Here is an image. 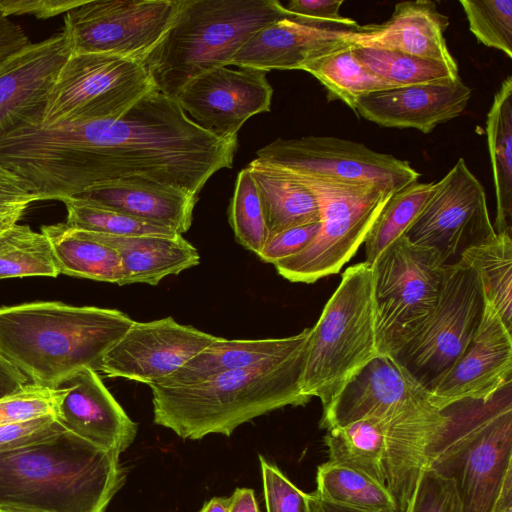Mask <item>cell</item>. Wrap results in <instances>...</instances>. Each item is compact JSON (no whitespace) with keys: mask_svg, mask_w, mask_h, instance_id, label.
Here are the masks:
<instances>
[{"mask_svg":"<svg viewBox=\"0 0 512 512\" xmlns=\"http://www.w3.org/2000/svg\"><path fill=\"white\" fill-rule=\"evenodd\" d=\"M485 304L476 271L461 260L445 264L435 307L392 357L429 393L471 343Z\"/></svg>","mask_w":512,"mask_h":512,"instance_id":"cell-9","label":"cell"},{"mask_svg":"<svg viewBox=\"0 0 512 512\" xmlns=\"http://www.w3.org/2000/svg\"><path fill=\"white\" fill-rule=\"evenodd\" d=\"M509 383H512L511 331L486 301L481 324L471 343L429 391V399L443 410L463 400H487Z\"/></svg>","mask_w":512,"mask_h":512,"instance_id":"cell-16","label":"cell"},{"mask_svg":"<svg viewBox=\"0 0 512 512\" xmlns=\"http://www.w3.org/2000/svg\"><path fill=\"white\" fill-rule=\"evenodd\" d=\"M231 496L213 497L206 502L199 512H230Z\"/></svg>","mask_w":512,"mask_h":512,"instance_id":"cell-52","label":"cell"},{"mask_svg":"<svg viewBox=\"0 0 512 512\" xmlns=\"http://www.w3.org/2000/svg\"><path fill=\"white\" fill-rule=\"evenodd\" d=\"M496 235L483 185L459 158L438 182L405 236L435 249L445 264L459 261L468 248Z\"/></svg>","mask_w":512,"mask_h":512,"instance_id":"cell-13","label":"cell"},{"mask_svg":"<svg viewBox=\"0 0 512 512\" xmlns=\"http://www.w3.org/2000/svg\"><path fill=\"white\" fill-rule=\"evenodd\" d=\"M511 384L445 408L448 422L428 449L426 467L453 482L460 512H494L512 481Z\"/></svg>","mask_w":512,"mask_h":512,"instance_id":"cell-4","label":"cell"},{"mask_svg":"<svg viewBox=\"0 0 512 512\" xmlns=\"http://www.w3.org/2000/svg\"><path fill=\"white\" fill-rule=\"evenodd\" d=\"M352 52L366 68L398 87L460 78L458 68L441 61L378 48L352 46Z\"/></svg>","mask_w":512,"mask_h":512,"instance_id":"cell-35","label":"cell"},{"mask_svg":"<svg viewBox=\"0 0 512 512\" xmlns=\"http://www.w3.org/2000/svg\"><path fill=\"white\" fill-rule=\"evenodd\" d=\"M428 399V391L398 361L379 355L323 411L320 426L328 429L365 418L385 425Z\"/></svg>","mask_w":512,"mask_h":512,"instance_id":"cell-17","label":"cell"},{"mask_svg":"<svg viewBox=\"0 0 512 512\" xmlns=\"http://www.w3.org/2000/svg\"><path fill=\"white\" fill-rule=\"evenodd\" d=\"M479 43L512 58V0H460Z\"/></svg>","mask_w":512,"mask_h":512,"instance_id":"cell-39","label":"cell"},{"mask_svg":"<svg viewBox=\"0 0 512 512\" xmlns=\"http://www.w3.org/2000/svg\"><path fill=\"white\" fill-rule=\"evenodd\" d=\"M229 223L237 242L258 255L268 233L259 192L248 167L238 173L229 206Z\"/></svg>","mask_w":512,"mask_h":512,"instance_id":"cell-38","label":"cell"},{"mask_svg":"<svg viewBox=\"0 0 512 512\" xmlns=\"http://www.w3.org/2000/svg\"><path fill=\"white\" fill-rule=\"evenodd\" d=\"M371 265L378 352L394 356L435 307L445 263L403 235Z\"/></svg>","mask_w":512,"mask_h":512,"instance_id":"cell-8","label":"cell"},{"mask_svg":"<svg viewBox=\"0 0 512 512\" xmlns=\"http://www.w3.org/2000/svg\"><path fill=\"white\" fill-rule=\"evenodd\" d=\"M62 202L67 209L65 223L76 229L113 236L176 233L169 228L144 222L84 198L70 197Z\"/></svg>","mask_w":512,"mask_h":512,"instance_id":"cell-37","label":"cell"},{"mask_svg":"<svg viewBox=\"0 0 512 512\" xmlns=\"http://www.w3.org/2000/svg\"><path fill=\"white\" fill-rule=\"evenodd\" d=\"M124 479L118 454L64 429L0 451V512H104Z\"/></svg>","mask_w":512,"mask_h":512,"instance_id":"cell-1","label":"cell"},{"mask_svg":"<svg viewBox=\"0 0 512 512\" xmlns=\"http://www.w3.org/2000/svg\"><path fill=\"white\" fill-rule=\"evenodd\" d=\"M307 343L293 354L189 385H153L154 423L182 439L230 436L240 425L310 401L302 389Z\"/></svg>","mask_w":512,"mask_h":512,"instance_id":"cell-2","label":"cell"},{"mask_svg":"<svg viewBox=\"0 0 512 512\" xmlns=\"http://www.w3.org/2000/svg\"><path fill=\"white\" fill-rule=\"evenodd\" d=\"M58 275L51 245L42 232L16 224L0 234V279Z\"/></svg>","mask_w":512,"mask_h":512,"instance_id":"cell-36","label":"cell"},{"mask_svg":"<svg viewBox=\"0 0 512 512\" xmlns=\"http://www.w3.org/2000/svg\"><path fill=\"white\" fill-rule=\"evenodd\" d=\"M70 55L62 31L30 43L0 66V134L41 120L51 89Z\"/></svg>","mask_w":512,"mask_h":512,"instance_id":"cell-18","label":"cell"},{"mask_svg":"<svg viewBox=\"0 0 512 512\" xmlns=\"http://www.w3.org/2000/svg\"><path fill=\"white\" fill-rule=\"evenodd\" d=\"M293 175L315 195L320 227L309 245L274 266L291 282L314 283L355 255L394 192L370 181Z\"/></svg>","mask_w":512,"mask_h":512,"instance_id":"cell-7","label":"cell"},{"mask_svg":"<svg viewBox=\"0 0 512 512\" xmlns=\"http://www.w3.org/2000/svg\"><path fill=\"white\" fill-rule=\"evenodd\" d=\"M449 18L428 0L397 3L390 18L381 24L360 25L348 37L355 47L378 48L441 61L458 68L444 32Z\"/></svg>","mask_w":512,"mask_h":512,"instance_id":"cell-22","label":"cell"},{"mask_svg":"<svg viewBox=\"0 0 512 512\" xmlns=\"http://www.w3.org/2000/svg\"><path fill=\"white\" fill-rule=\"evenodd\" d=\"M156 88L144 63L112 54H71L48 96L44 125L121 117Z\"/></svg>","mask_w":512,"mask_h":512,"instance_id":"cell-10","label":"cell"},{"mask_svg":"<svg viewBox=\"0 0 512 512\" xmlns=\"http://www.w3.org/2000/svg\"><path fill=\"white\" fill-rule=\"evenodd\" d=\"M486 135L496 196V233L512 235V77L504 79L487 114Z\"/></svg>","mask_w":512,"mask_h":512,"instance_id":"cell-29","label":"cell"},{"mask_svg":"<svg viewBox=\"0 0 512 512\" xmlns=\"http://www.w3.org/2000/svg\"><path fill=\"white\" fill-rule=\"evenodd\" d=\"M134 320L117 309L32 302L0 307V354L33 384L55 388L82 368L100 371Z\"/></svg>","mask_w":512,"mask_h":512,"instance_id":"cell-3","label":"cell"},{"mask_svg":"<svg viewBox=\"0 0 512 512\" xmlns=\"http://www.w3.org/2000/svg\"><path fill=\"white\" fill-rule=\"evenodd\" d=\"M471 94V88L460 78L412 85L362 96L355 113L380 126L430 133L437 125L461 115Z\"/></svg>","mask_w":512,"mask_h":512,"instance_id":"cell-21","label":"cell"},{"mask_svg":"<svg viewBox=\"0 0 512 512\" xmlns=\"http://www.w3.org/2000/svg\"><path fill=\"white\" fill-rule=\"evenodd\" d=\"M230 512H260L254 491L250 488H237L231 495Z\"/></svg>","mask_w":512,"mask_h":512,"instance_id":"cell-50","label":"cell"},{"mask_svg":"<svg viewBox=\"0 0 512 512\" xmlns=\"http://www.w3.org/2000/svg\"><path fill=\"white\" fill-rule=\"evenodd\" d=\"M283 19L294 18L277 0H182L144 64L154 86L175 99L196 76L228 66L260 28Z\"/></svg>","mask_w":512,"mask_h":512,"instance_id":"cell-5","label":"cell"},{"mask_svg":"<svg viewBox=\"0 0 512 512\" xmlns=\"http://www.w3.org/2000/svg\"><path fill=\"white\" fill-rule=\"evenodd\" d=\"M328 462L366 474L386 486L385 432L381 422L365 418L327 429Z\"/></svg>","mask_w":512,"mask_h":512,"instance_id":"cell-30","label":"cell"},{"mask_svg":"<svg viewBox=\"0 0 512 512\" xmlns=\"http://www.w3.org/2000/svg\"><path fill=\"white\" fill-rule=\"evenodd\" d=\"M35 201L29 184L0 163V234L16 225Z\"/></svg>","mask_w":512,"mask_h":512,"instance_id":"cell-43","label":"cell"},{"mask_svg":"<svg viewBox=\"0 0 512 512\" xmlns=\"http://www.w3.org/2000/svg\"><path fill=\"white\" fill-rule=\"evenodd\" d=\"M95 238L114 248L121 259L123 285H158L170 275L197 266L198 250L181 234L113 236L91 232Z\"/></svg>","mask_w":512,"mask_h":512,"instance_id":"cell-25","label":"cell"},{"mask_svg":"<svg viewBox=\"0 0 512 512\" xmlns=\"http://www.w3.org/2000/svg\"><path fill=\"white\" fill-rule=\"evenodd\" d=\"M83 2L84 0H0V11L7 17L29 14L39 19H47L66 13Z\"/></svg>","mask_w":512,"mask_h":512,"instance_id":"cell-47","label":"cell"},{"mask_svg":"<svg viewBox=\"0 0 512 512\" xmlns=\"http://www.w3.org/2000/svg\"><path fill=\"white\" fill-rule=\"evenodd\" d=\"M272 95L265 72L223 66L190 80L175 100L199 127L232 140L250 117L270 111Z\"/></svg>","mask_w":512,"mask_h":512,"instance_id":"cell-15","label":"cell"},{"mask_svg":"<svg viewBox=\"0 0 512 512\" xmlns=\"http://www.w3.org/2000/svg\"><path fill=\"white\" fill-rule=\"evenodd\" d=\"M56 419L69 432L120 455L133 443L138 425L106 388L96 371L82 368L65 378Z\"/></svg>","mask_w":512,"mask_h":512,"instance_id":"cell-20","label":"cell"},{"mask_svg":"<svg viewBox=\"0 0 512 512\" xmlns=\"http://www.w3.org/2000/svg\"><path fill=\"white\" fill-rule=\"evenodd\" d=\"M311 512H363L329 503L314 492L309 494Z\"/></svg>","mask_w":512,"mask_h":512,"instance_id":"cell-51","label":"cell"},{"mask_svg":"<svg viewBox=\"0 0 512 512\" xmlns=\"http://www.w3.org/2000/svg\"><path fill=\"white\" fill-rule=\"evenodd\" d=\"M182 0H84L65 13L71 54H112L144 63Z\"/></svg>","mask_w":512,"mask_h":512,"instance_id":"cell-11","label":"cell"},{"mask_svg":"<svg viewBox=\"0 0 512 512\" xmlns=\"http://www.w3.org/2000/svg\"><path fill=\"white\" fill-rule=\"evenodd\" d=\"M267 512H311L309 494L296 487L274 464L259 455Z\"/></svg>","mask_w":512,"mask_h":512,"instance_id":"cell-42","label":"cell"},{"mask_svg":"<svg viewBox=\"0 0 512 512\" xmlns=\"http://www.w3.org/2000/svg\"><path fill=\"white\" fill-rule=\"evenodd\" d=\"M326 89L329 100H341L354 112L365 95L400 88L366 68L353 54L352 45L306 63L302 69Z\"/></svg>","mask_w":512,"mask_h":512,"instance_id":"cell-31","label":"cell"},{"mask_svg":"<svg viewBox=\"0 0 512 512\" xmlns=\"http://www.w3.org/2000/svg\"><path fill=\"white\" fill-rule=\"evenodd\" d=\"M494 512H512V481L505 486Z\"/></svg>","mask_w":512,"mask_h":512,"instance_id":"cell-53","label":"cell"},{"mask_svg":"<svg viewBox=\"0 0 512 512\" xmlns=\"http://www.w3.org/2000/svg\"><path fill=\"white\" fill-rule=\"evenodd\" d=\"M404 512H460L453 482L424 468Z\"/></svg>","mask_w":512,"mask_h":512,"instance_id":"cell-41","label":"cell"},{"mask_svg":"<svg viewBox=\"0 0 512 512\" xmlns=\"http://www.w3.org/2000/svg\"><path fill=\"white\" fill-rule=\"evenodd\" d=\"M317 488L321 499L363 512H401L390 491L366 474L331 462L318 466Z\"/></svg>","mask_w":512,"mask_h":512,"instance_id":"cell-32","label":"cell"},{"mask_svg":"<svg viewBox=\"0 0 512 512\" xmlns=\"http://www.w3.org/2000/svg\"><path fill=\"white\" fill-rule=\"evenodd\" d=\"M75 197L181 235L191 227L198 200V196L146 179L100 182Z\"/></svg>","mask_w":512,"mask_h":512,"instance_id":"cell-24","label":"cell"},{"mask_svg":"<svg viewBox=\"0 0 512 512\" xmlns=\"http://www.w3.org/2000/svg\"><path fill=\"white\" fill-rule=\"evenodd\" d=\"M29 378L0 354V399L22 391Z\"/></svg>","mask_w":512,"mask_h":512,"instance_id":"cell-49","label":"cell"},{"mask_svg":"<svg viewBox=\"0 0 512 512\" xmlns=\"http://www.w3.org/2000/svg\"><path fill=\"white\" fill-rule=\"evenodd\" d=\"M461 261L478 274L487 302L491 303L512 332V235H496L466 249Z\"/></svg>","mask_w":512,"mask_h":512,"instance_id":"cell-33","label":"cell"},{"mask_svg":"<svg viewBox=\"0 0 512 512\" xmlns=\"http://www.w3.org/2000/svg\"><path fill=\"white\" fill-rule=\"evenodd\" d=\"M218 337L173 317L134 321L105 354L100 372L149 385L160 384Z\"/></svg>","mask_w":512,"mask_h":512,"instance_id":"cell-14","label":"cell"},{"mask_svg":"<svg viewBox=\"0 0 512 512\" xmlns=\"http://www.w3.org/2000/svg\"><path fill=\"white\" fill-rule=\"evenodd\" d=\"M310 328L283 338L224 339L212 344L187 361L157 385H189L215 375L287 357L303 347Z\"/></svg>","mask_w":512,"mask_h":512,"instance_id":"cell-26","label":"cell"},{"mask_svg":"<svg viewBox=\"0 0 512 512\" xmlns=\"http://www.w3.org/2000/svg\"><path fill=\"white\" fill-rule=\"evenodd\" d=\"M373 268L366 261L348 267L310 328L303 392L325 411L343 388L375 357Z\"/></svg>","mask_w":512,"mask_h":512,"instance_id":"cell-6","label":"cell"},{"mask_svg":"<svg viewBox=\"0 0 512 512\" xmlns=\"http://www.w3.org/2000/svg\"><path fill=\"white\" fill-rule=\"evenodd\" d=\"M247 167L259 192L268 238L292 227L320 222L317 199L301 180L257 158Z\"/></svg>","mask_w":512,"mask_h":512,"instance_id":"cell-27","label":"cell"},{"mask_svg":"<svg viewBox=\"0 0 512 512\" xmlns=\"http://www.w3.org/2000/svg\"><path fill=\"white\" fill-rule=\"evenodd\" d=\"M51 245L59 274L122 286L123 268L118 252L89 231L66 223L42 226Z\"/></svg>","mask_w":512,"mask_h":512,"instance_id":"cell-28","label":"cell"},{"mask_svg":"<svg viewBox=\"0 0 512 512\" xmlns=\"http://www.w3.org/2000/svg\"><path fill=\"white\" fill-rule=\"evenodd\" d=\"M448 419L445 409L427 400L383 425L386 487L401 512L405 511L418 478L426 468L430 445Z\"/></svg>","mask_w":512,"mask_h":512,"instance_id":"cell-23","label":"cell"},{"mask_svg":"<svg viewBox=\"0 0 512 512\" xmlns=\"http://www.w3.org/2000/svg\"><path fill=\"white\" fill-rule=\"evenodd\" d=\"M343 0H291L285 9L294 20L312 23H344L350 18L339 14Z\"/></svg>","mask_w":512,"mask_h":512,"instance_id":"cell-46","label":"cell"},{"mask_svg":"<svg viewBox=\"0 0 512 512\" xmlns=\"http://www.w3.org/2000/svg\"><path fill=\"white\" fill-rule=\"evenodd\" d=\"M61 395L60 388H48L33 383L22 391L0 399V425L55 415Z\"/></svg>","mask_w":512,"mask_h":512,"instance_id":"cell-40","label":"cell"},{"mask_svg":"<svg viewBox=\"0 0 512 512\" xmlns=\"http://www.w3.org/2000/svg\"><path fill=\"white\" fill-rule=\"evenodd\" d=\"M256 154L298 176L370 181L394 193L421 176L406 160L331 136L278 138Z\"/></svg>","mask_w":512,"mask_h":512,"instance_id":"cell-12","label":"cell"},{"mask_svg":"<svg viewBox=\"0 0 512 512\" xmlns=\"http://www.w3.org/2000/svg\"><path fill=\"white\" fill-rule=\"evenodd\" d=\"M435 187V182L414 181L388 200L365 241L366 262L373 264L381 252L405 235L417 219Z\"/></svg>","mask_w":512,"mask_h":512,"instance_id":"cell-34","label":"cell"},{"mask_svg":"<svg viewBox=\"0 0 512 512\" xmlns=\"http://www.w3.org/2000/svg\"><path fill=\"white\" fill-rule=\"evenodd\" d=\"M64 429L55 415L0 425V451L39 441Z\"/></svg>","mask_w":512,"mask_h":512,"instance_id":"cell-45","label":"cell"},{"mask_svg":"<svg viewBox=\"0 0 512 512\" xmlns=\"http://www.w3.org/2000/svg\"><path fill=\"white\" fill-rule=\"evenodd\" d=\"M30 43L24 30L0 11V66Z\"/></svg>","mask_w":512,"mask_h":512,"instance_id":"cell-48","label":"cell"},{"mask_svg":"<svg viewBox=\"0 0 512 512\" xmlns=\"http://www.w3.org/2000/svg\"><path fill=\"white\" fill-rule=\"evenodd\" d=\"M320 222L296 226L268 238L257 255L266 263L276 264L303 250L315 238Z\"/></svg>","mask_w":512,"mask_h":512,"instance_id":"cell-44","label":"cell"},{"mask_svg":"<svg viewBox=\"0 0 512 512\" xmlns=\"http://www.w3.org/2000/svg\"><path fill=\"white\" fill-rule=\"evenodd\" d=\"M359 26L352 19L344 23L274 21L256 31L229 65L265 73L274 69L301 70L312 60L349 46L347 37Z\"/></svg>","mask_w":512,"mask_h":512,"instance_id":"cell-19","label":"cell"}]
</instances>
